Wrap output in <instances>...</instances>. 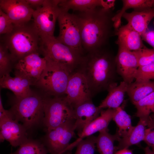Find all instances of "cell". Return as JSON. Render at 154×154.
I'll return each instance as SVG.
<instances>
[{
  "label": "cell",
  "instance_id": "obj_28",
  "mask_svg": "<svg viewBox=\"0 0 154 154\" xmlns=\"http://www.w3.org/2000/svg\"><path fill=\"white\" fill-rule=\"evenodd\" d=\"M137 109L136 116L139 120L146 122L149 125L150 114L154 106V92L133 104Z\"/></svg>",
  "mask_w": 154,
  "mask_h": 154
},
{
  "label": "cell",
  "instance_id": "obj_16",
  "mask_svg": "<svg viewBox=\"0 0 154 154\" xmlns=\"http://www.w3.org/2000/svg\"><path fill=\"white\" fill-rule=\"evenodd\" d=\"M75 130L79 134L90 123L99 116L103 109L96 106L92 100L86 101L73 107Z\"/></svg>",
  "mask_w": 154,
  "mask_h": 154
},
{
  "label": "cell",
  "instance_id": "obj_19",
  "mask_svg": "<svg viewBox=\"0 0 154 154\" xmlns=\"http://www.w3.org/2000/svg\"><path fill=\"white\" fill-rule=\"evenodd\" d=\"M122 17L124 18L127 21V24L141 37L147 31L149 24L154 18V8L134 10L131 13L126 12Z\"/></svg>",
  "mask_w": 154,
  "mask_h": 154
},
{
  "label": "cell",
  "instance_id": "obj_2",
  "mask_svg": "<svg viewBox=\"0 0 154 154\" xmlns=\"http://www.w3.org/2000/svg\"><path fill=\"white\" fill-rule=\"evenodd\" d=\"M77 71L85 77L93 97L116 82V56L107 48L86 53Z\"/></svg>",
  "mask_w": 154,
  "mask_h": 154
},
{
  "label": "cell",
  "instance_id": "obj_36",
  "mask_svg": "<svg viewBox=\"0 0 154 154\" xmlns=\"http://www.w3.org/2000/svg\"><path fill=\"white\" fill-rule=\"evenodd\" d=\"M141 37L142 40L154 48V30L147 31Z\"/></svg>",
  "mask_w": 154,
  "mask_h": 154
},
{
  "label": "cell",
  "instance_id": "obj_27",
  "mask_svg": "<svg viewBox=\"0 0 154 154\" xmlns=\"http://www.w3.org/2000/svg\"><path fill=\"white\" fill-rule=\"evenodd\" d=\"M112 120L118 127L116 132L120 138L128 134L133 128L130 116L120 106L114 109Z\"/></svg>",
  "mask_w": 154,
  "mask_h": 154
},
{
  "label": "cell",
  "instance_id": "obj_1",
  "mask_svg": "<svg viewBox=\"0 0 154 154\" xmlns=\"http://www.w3.org/2000/svg\"><path fill=\"white\" fill-rule=\"evenodd\" d=\"M113 10L99 7L76 14L85 54L107 48L110 38L115 35Z\"/></svg>",
  "mask_w": 154,
  "mask_h": 154
},
{
  "label": "cell",
  "instance_id": "obj_39",
  "mask_svg": "<svg viewBox=\"0 0 154 154\" xmlns=\"http://www.w3.org/2000/svg\"><path fill=\"white\" fill-rule=\"evenodd\" d=\"M114 154H133L131 150L128 148L124 149L115 151Z\"/></svg>",
  "mask_w": 154,
  "mask_h": 154
},
{
  "label": "cell",
  "instance_id": "obj_9",
  "mask_svg": "<svg viewBox=\"0 0 154 154\" xmlns=\"http://www.w3.org/2000/svg\"><path fill=\"white\" fill-rule=\"evenodd\" d=\"M59 0H45L42 5L35 9L33 23L40 37L54 36L56 22L60 13Z\"/></svg>",
  "mask_w": 154,
  "mask_h": 154
},
{
  "label": "cell",
  "instance_id": "obj_13",
  "mask_svg": "<svg viewBox=\"0 0 154 154\" xmlns=\"http://www.w3.org/2000/svg\"><path fill=\"white\" fill-rule=\"evenodd\" d=\"M27 131L11 115L0 120L1 142L6 140L13 147L19 146L28 139Z\"/></svg>",
  "mask_w": 154,
  "mask_h": 154
},
{
  "label": "cell",
  "instance_id": "obj_25",
  "mask_svg": "<svg viewBox=\"0 0 154 154\" xmlns=\"http://www.w3.org/2000/svg\"><path fill=\"white\" fill-rule=\"evenodd\" d=\"M58 6L61 11L70 9L79 12H86L102 7V0H59Z\"/></svg>",
  "mask_w": 154,
  "mask_h": 154
},
{
  "label": "cell",
  "instance_id": "obj_14",
  "mask_svg": "<svg viewBox=\"0 0 154 154\" xmlns=\"http://www.w3.org/2000/svg\"><path fill=\"white\" fill-rule=\"evenodd\" d=\"M0 9L7 15L15 26L29 22L35 10L26 0H0Z\"/></svg>",
  "mask_w": 154,
  "mask_h": 154
},
{
  "label": "cell",
  "instance_id": "obj_37",
  "mask_svg": "<svg viewBox=\"0 0 154 154\" xmlns=\"http://www.w3.org/2000/svg\"><path fill=\"white\" fill-rule=\"evenodd\" d=\"M45 0H26L27 3L33 9L42 6Z\"/></svg>",
  "mask_w": 154,
  "mask_h": 154
},
{
  "label": "cell",
  "instance_id": "obj_11",
  "mask_svg": "<svg viewBox=\"0 0 154 154\" xmlns=\"http://www.w3.org/2000/svg\"><path fill=\"white\" fill-rule=\"evenodd\" d=\"M92 97L87 81L82 74L78 71L71 74L64 96L67 101L74 107L92 100Z\"/></svg>",
  "mask_w": 154,
  "mask_h": 154
},
{
  "label": "cell",
  "instance_id": "obj_8",
  "mask_svg": "<svg viewBox=\"0 0 154 154\" xmlns=\"http://www.w3.org/2000/svg\"><path fill=\"white\" fill-rule=\"evenodd\" d=\"M75 120L68 121L55 129L46 131L42 141L50 154H70V141L75 135Z\"/></svg>",
  "mask_w": 154,
  "mask_h": 154
},
{
  "label": "cell",
  "instance_id": "obj_23",
  "mask_svg": "<svg viewBox=\"0 0 154 154\" xmlns=\"http://www.w3.org/2000/svg\"><path fill=\"white\" fill-rule=\"evenodd\" d=\"M147 125L146 122L139 120L137 125L134 126L129 133L120 138L118 141V145L115 147V151L128 148L129 147L143 141L146 126Z\"/></svg>",
  "mask_w": 154,
  "mask_h": 154
},
{
  "label": "cell",
  "instance_id": "obj_17",
  "mask_svg": "<svg viewBox=\"0 0 154 154\" xmlns=\"http://www.w3.org/2000/svg\"><path fill=\"white\" fill-rule=\"evenodd\" d=\"M14 74L13 77L11 76L10 74L0 77L1 88L11 90L17 98H23L31 94L33 92L30 86L34 85L33 82L23 75Z\"/></svg>",
  "mask_w": 154,
  "mask_h": 154
},
{
  "label": "cell",
  "instance_id": "obj_12",
  "mask_svg": "<svg viewBox=\"0 0 154 154\" xmlns=\"http://www.w3.org/2000/svg\"><path fill=\"white\" fill-rule=\"evenodd\" d=\"M40 52L30 54L21 59L14 66V74L24 76L31 80L35 85L46 67L47 60L41 57Z\"/></svg>",
  "mask_w": 154,
  "mask_h": 154
},
{
  "label": "cell",
  "instance_id": "obj_15",
  "mask_svg": "<svg viewBox=\"0 0 154 154\" xmlns=\"http://www.w3.org/2000/svg\"><path fill=\"white\" fill-rule=\"evenodd\" d=\"M116 62L117 74L128 84L133 82L139 67L137 58L133 51L118 46Z\"/></svg>",
  "mask_w": 154,
  "mask_h": 154
},
{
  "label": "cell",
  "instance_id": "obj_4",
  "mask_svg": "<svg viewBox=\"0 0 154 154\" xmlns=\"http://www.w3.org/2000/svg\"><path fill=\"white\" fill-rule=\"evenodd\" d=\"M40 38L39 52L46 59L58 65L70 75L77 70L84 54L61 43L54 36Z\"/></svg>",
  "mask_w": 154,
  "mask_h": 154
},
{
  "label": "cell",
  "instance_id": "obj_20",
  "mask_svg": "<svg viewBox=\"0 0 154 154\" xmlns=\"http://www.w3.org/2000/svg\"><path fill=\"white\" fill-rule=\"evenodd\" d=\"M114 109L108 108L102 110L100 115L94 120L83 129L79 135L78 138L72 143L74 147L84 138L92 135L94 133L99 131L108 129V126L111 121L112 119Z\"/></svg>",
  "mask_w": 154,
  "mask_h": 154
},
{
  "label": "cell",
  "instance_id": "obj_22",
  "mask_svg": "<svg viewBox=\"0 0 154 154\" xmlns=\"http://www.w3.org/2000/svg\"><path fill=\"white\" fill-rule=\"evenodd\" d=\"M154 92V81L135 80L128 84L126 93L133 104Z\"/></svg>",
  "mask_w": 154,
  "mask_h": 154
},
{
  "label": "cell",
  "instance_id": "obj_35",
  "mask_svg": "<svg viewBox=\"0 0 154 154\" xmlns=\"http://www.w3.org/2000/svg\"><path fill=\"white\" fill-rule=\"evenodd\" d=\"M143 141L154 151V127L145 129Z\"/></svg>",
  "mask_w": 154,
  "mask_h": 154
},
{
  "label": "cell",
  "instance_id": "obj_7",
  "mask_svg": "<svg viewBox=\"0 0 154 154\" xmlns=\"http://www.w3.org/2000/svg\"><path fill=\"white\" fill-rule=\"evenodd\" d=\"M64 96H45L42 125L46 131L53 129L68 121L74 120V108L66 100Z\"/></svg>",
  "mask_w": 154,
  "mask_h": 154
},
{
  "label": "cell",
  "instance_id": "obj_24",
  "mask_svg": "<svg viewBox=\"0 0 154 154\" xmlns=\"http://www.w3.org/2000/svg\"><path fill=\"white\" fill-rule=\"evenodd\" d=\"M122 7L121 9L115 14L112 18L115 30L120 26L122 16L127 10L133 9L139 11L154 7L153 0H123Z\"/></svg>",
  "mask_w": 154,
  "mask_h": 154
},
{
  "label": "cell",
  "instance_id": "obj_5",
  "mask_svg": "<svg viewBox=\"0 0 154 154\" xmlns=\"http://www.w3.org/2000/svg\"><path fill=\"white\" fill-rule=\"evenodd\" d=\"M45 96L35 93L21 98H15L9 110L13 118L27 131L42 124Z\"/></svg>",
  "mask_w": 154,
  "mask_h": 154
},
{
  "label": "cell",
  "instance_id": "obj_3",
  "mask_svg": "<svg viewBox=\"0 0 154 154\" xmlns=\"http://www.w3.org/2000/svg\"><path fill=\"white\" fill-rule=\"evenodd\" d=\"M29 22L15 25L11 33L4 35L2 42L8 50L15 64L30 54L39 52L40 37L33 22L31 24Z\"/></svg>",
  "mask_w": 154,
  "mask_h": 154
},
{
  "label": "cell",
  "instance_id": "obj_41",
  "mask_svg": "<svg viewBox=\"0 0 154 154\" xmlns=\"http://www.w3.org/2000/svg\"><path fill=\"white\" fill-rule=\"evenodd\" d=\"M154 114L152 117L151 116V119L150 122L148 125V127H154Z\"/></svg>",
  "mask_w": 154,
  "mask_h": 154
},
{
  "label": "cell",
  "instance_id": "obj_21",
  "mask_svg": "<svg viewBox=\"0 0 154 154\" xmlns=\"http://www.w3.org/2000/svg\"><path fill=\"white\" fill-rule=\"evenodd\" d=\"M128 84L123 81L118 85L116 82L111 85L107 90L108 95L98 106L102 109H115L120 107L124 100Z\"/></svg>",
  "mask_w": 154,
  "mask_h": 154
},
{
  "label": "cell",
  "instance_id": "obj_26",
  "mask_svg": "<svg viewBox=\"0 0 154 154\" xmlns=\"http://www.w3.org/2000/svg\"><path fill=\"white\" fill-rule=\"evenodd\" d=\"M120 138L117 132L114 135H111L108 133V129L99 132L96 141L98 151L100 154H114V142L118 141Z\"/></svg>",
  "mask_w": 154,
  "mask_h": 154
},
{
  "label": "cell",
  "instance_id": "obj_18",
  "mask_svg": "<svg viewBox=\"0 0 154 154\" xmlns=\"http://www.w3.org/2000/svg\"><path fill=\"white\" fill-rule=\"evenodd\" d=\"M115 35L117 37L118 45L128 50L135 51L145 46L141 35L127 23L115 30Z\"/></svg>",
  "mask_w": 154,
  "mask_h": 154
},
{
  "label": "cell",
  "instance_id": "obj_32",
  "mask_svg": "<svg viewBox=\"0 0 154 154\" xmlns=\"http://www.w3.org/2000/svg\"><path fill=\"white\" fill-rule=\"evenodd\" d=\"M133 51L137 58L139 67L154 62V48H149L145 46Z\"/></svg>",
  "mask_w": 154,
  "mask_h": 154
},
{
  "label": "cell",
  "instance_id": "obj_33",
  "mask_svg": "<svg viewBox=\"0 0 154 154\" xmlns=\"http://www.w3.org/2000/svg\"><path fill=\"white\" fill-rule=\"evenodd\" d=\"M135 79L141 80L154 79V62L139 67L136 72Z\"/></svg>",
  "mask_w": 154,
  "mask_h": 154
},
{
  "label": "cell",
  "instance_id": "obj_29",
  "mask_svg": "<svg viewBox=\"0 0 154 154\" xmlns=\"http://www.w3.org/2000/svg\"><path fill=\"white\" fill-rule=\"evenodd\" d=\"M48 151L42 141L28 139L11 154H48Z\"/></svg>",
  "mask_w": 154,
  "mask_h": 154
},
{
  "label": "cell",
  "instance_id": "obj_10",
  "mask_svg": "<svg viewBox=\"0 0 154 154\" xmlns=\"http://www.w3.org/2000/svg\"><path fill=\"white\" fill-rule=\"evenodd\" d=\"M57 20L59 33L56 37L57 39L84 55L85 52L82 46L80 28L76 14L61 11Z\"/></svg>",
  "mask_w": 154,
  "mask_h": 154
},
{
  "label": "cell",
  "instance_id": "obj_38",
  "mask_svg": "<svg viewBox=\"0 0 154 154\" xmlns=\"http://www.w3.org/2000/svg\"><path fill=\"white\" fill-rule=\"evenodd\" d=\"M116 0H102V7L106 9H113Z\"/></svg>",
  "mask_w": 154,
  "mask_h": 154
},
{
  "label": "cell",
  "instance_id": "obj_6",
  "mask_svg": "<svg viewBox=\"0 0 154 154\" xmlns=\"http://www.w3.org/2000/svg\"><path fill=\"white\" fill-rule=\"evenodd\" d=\"M46 60V67L35 85L45 93V96H64L70 74L58 65Z\"/></svg>",
  "mask_w": 154,
  "mask_h": 154
},
{
  "label": "cell",
  "instance_id": "obj_31",
  "mask_svg": "<svg viewBox=\"0 0 154 154\" xmlns=\"http://www.w3.org/2000/svg\"><path fill=\"white\" fill-rule=\"evenodd\" d=\"M96 138L92 135L82 140L76 146L75 154H94Z\"/></svg>",
  "mask_w": 154,
  "mask_h": 154
},
{
  "label": "cell",
  "instance_id": "obj_34",
  "mask_svg": "<svg viewBox=\"0 0 154 154\" xmlns=\"http://www.w3.org/2000/svg\"><path fill=\"white\" fill-rule=\"evenodd\" d=\"M15 25L7 15L0 9V34L6 35L11 33Z\"/></svg>",
  "mask_w": 154,
  "mask_h": 154
},
{
  "label": "cell",
  "instance_id": "obj_30",
  "mask_svg": "<svg viewBox=\"0 0 154 154\" xmlns=\"http://www.w3.org/2000/svg\"><path fill=\"white\" fill-rule=\"evenodd\" d=\"M14 64L8 50L2 42H1L0 77L9 74L14 68Z\"/></svg>",
  "mask_w": 154,
  "mask_h": 154
},
{
  "label": "cell",
  "instance_id": "obj_40",
  "mask_svg": "<svg viewBox=\"0 0 154 154\" xmlns=\"http://www.w3.org/2000/svg\"><path fill=\"white\" fill-rule=\"evenodd\" d=\"M145 154H154V151L151 150L148 146L144 148Z\"/></svg>",
  "mask_w": 154,
  "mask_h": 154
}]
</instances>
